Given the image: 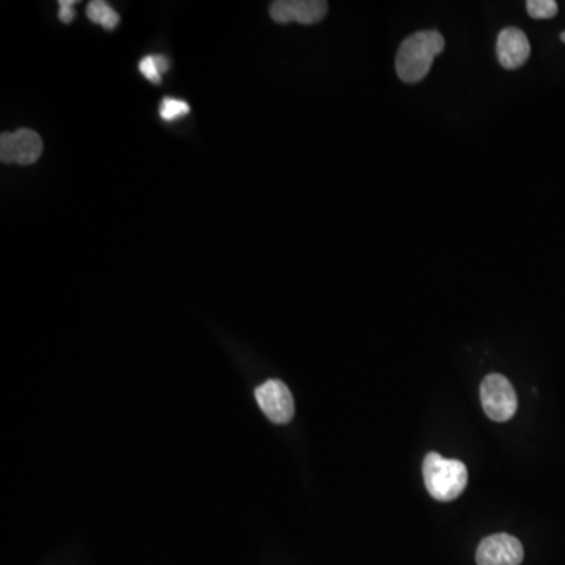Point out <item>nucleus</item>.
Here are the masks:
<instances>
[{
  "instance_id": "f257e3e1",
  "label": "nucleus",
  "mask_w": 565,
  "mask_h": 565,
  "mask_svg": "<svg viewBox=\"0 0 565 565\" xmlns=\"http://www.w3.org/2000/svg\"><path fill=\"white\" fill-rule=\"evenodd\" d=\"M443 49L445 38L442 33L435 30L413 33L404 40L396 55V73L407 84L423 81Z\"/></svg>"
},
{
  "instance_id": "f03ea898",
  "label": "nucleus",
  "mask_w": 565,
  "mask_h": 565,
  "mask_svg": "<svg viewBox=\"0 0 565 565\" xmlns=\"http://www.w3.org/2000/svg\"><path fill=\"white\" fill-rule=\"evenodd\" d=\"M423 476L427 492L437 501L456 500L468 484L465 463L456 459H445L435 451L424 457Z\"/></svg>"
},
{
  "instance_id": "7ed1b4c3",
  "label": "nucleus",
  "mask_w": 565,
  "mask_h": 565,
  "mask_svg": "<svg viewBox=\"0 0 565 565\" xmlns=\"http://www.w3.org/2000/svg\"><path fill=\"white\" fill-rule=\"evenodd\" d=\"M481 402L485 415L496 423L511 420L517 412V394L511 382L501 374H490L482 380Z\"/></svg>"
},
{
  "instance_id": "20e7f679",
  "label": "nucleus",
  "mask_w": 565,
  "mask_h": 565,
  "mask_svg": "<svg viewBox=\"0 0 565 565\" xmlns=\"http://www.w3.org/2000/svg\"><path fill=\"white\" fill-rule=\"evenodd\" d=\"M43 154V140L32 129H18L0 135V161L4 164L32 165Z\"/></svg>"
},
{
  "instance_id": "39448f33",
  "label": "nucleus",
  "mask_w": 565,
  "mask_h": 565,
  "mask_svg": "<svg viewBox=\"0 0 565 565\" xmlns=\"http://www.w3.org/2000/svg\"><path fill=\"white\" fill-rule=\"evenodd\" d=\"M256 401L272 423L286 424L292 420L296 407L291 391L281 380H267L255 390Z\"/></svg>"
},
{
  "instance_id": "423d86ee",
  "label": "nucleus",
  "mask_w": 565,
  "mask_h": 565,
  "mask_svg": "<svg viewBox=\"0 0 565 565\" xmlns=\"http://www.w3.org/2000/svg\"><path fill=\"white\" fill-rule=\"evenodd\" d=\"M525 550L517 537L511 534H493L485 537L476 551L478 565H520Z\"/></svg>"
},
{
  "instance_id": "0eeeda50",
  "label": "nucleus",
  "mask_w": 565,
  "mask_h": 565,
  "mask_svg": "<svg viewBox=\"0 0 565 565\" xmlns=\"http://www.w3.org/2000/svg\"><path fill=\"white\" fill-rule=\"evenodd\" d=\"M329 4L324 0H277L270 4V18L278 24L299 22L303 26L318 24L327 15Z\"/></svg>"
},
{
  "instance_id": "6e6552de",
  "label": "nucleus",
  "mask_w": 565,
  "mask_h": 565,
  "mask_svg": "<svg viewBox=\"0 0 565 565\" xmlns=\"http://www.w3.org/2000/svg\"><path fill=\"white\" fill-rule=\"evenodd\" d=\"M496 55L506 70H517L528 62L531 44L525 32L515 27L501 30L496 40Z\"/></svg>"
},
{
  "instance_id": "1a4fd4ad",
  "label": "nucleus",
  "mask_w": 565,
  "mask_h": 565,
  "mask_svg": "<svg viewBox=\"0 0 565 565\" xmlns=\"http://www.w3.org/2000/svg\"><path fill=\"white\" fill-rule=\"evenodd\" d=\"M87 18L106 30L117 29L120 24V15L103 0H93L87 5Z\"/></svg>"
},
{
  "instance_id": "9d476101",
  "label": "nucleus",
  "mask_w": 565,
  "mask_h": 565,
  "mask_svg": "<svg viewBox=\"0 0 565 565\" xmlns=\"http://www.w3.org/2000/svg\"><path fill=\"white\" fill-rule=\"evenodd\" d=\"M190 107L186 101L183 99L176 98H164L162 99L161 109H159V115H161L164 121H175L178 118L186 117L189 115Z\"/></svg>"
},
{
  "instance_id": "9b49d317",
  "label": "nucleus",
  "mask_w": 565,
  "mask_h": 565,
  "mask_svg": "<svg viewBox=\"0 0 565 565\" xmlns=\"http://www.w3.org/2000/svg\"><path fill=\"white\" fill-rule=\"evenodd\" d=\"M528 15L534 19H551L558 15V4L555 0H528Z\"/></svg>"
},
{
  "instance_id": "f8f14e48",
  "label": "nucleus",
  "mask_w": 565,
  "mask_h": 565,
  "mask_svg": "<svg viewBox=\"0 0 565 565\" xmlns=\"http://www.w3.org/2000/svg\"><path fill=\"white\" fill-rule=\"evenodd\" d=\"M139 70L143 77H146L151 84L159 85L162 82L161 71L157 66L156 55H146L140 60Z\"/></svg>"
},
{
  "instance_id": "ddd939ff",
  "label": "nucleus",
  "mask_w": 565,
  "mask_h": 565,
  "mask_svg": "<svg viewBox=\"0 0 565 565\" xmlns=\"http://www.w3.org/2000/svg\"><path fill=\"white\" fill-rule=\"evenodd\" d=\"M76 4V0H59V19L63 24H71L76 18V10H74Z\"/></svg>"
},
{
  "instance_id": "4468645a",
  "label": "nucleus",
  "mask_w": 565,
  "mask_h": 565,
  "mask_svg": "<svg viewBox=\"0 0 565 565\" xmlns=\"http://www.w3.org/2000/svg\"><path fill=\"white\" fill-rule=\"evenodd\" d=\"M156 62L161 73H165V71L168 70V66H170V63H168V60L165 59L164 55H156Z\"/></svg>"
},
{
  "instance_id": "2eb2a0df",
  "label": "nucleus",
  "mask_w": 565,
  "mask_h": 565,
  "mask_svg": "<svg viewBox=\"0 0 565 565\" xmlns=\"http://www.w3.org/2000/svg\"><path fill=\"white\" fill-rule=\"evenodd\" d=\"M561 40L564 41V43H565V32L561 33Z\"/></svg>"
}]
</instances>
